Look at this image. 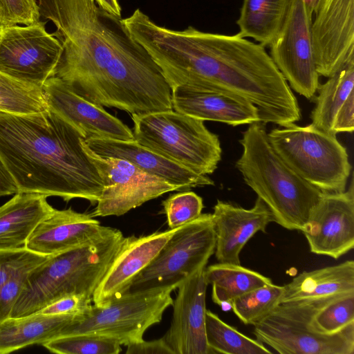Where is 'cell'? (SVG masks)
Segmentation results:
<instances>
[{
    "label": "cell",
    "instance_id": "ffe728a7",
    "mask_svg": "<svg viewBox=\"0 0 354 354\" xmlns=\"http://www.w3.org/2000/svg\"><path fill=\"white\" fill-rule=\"evenodd\" d=\"M179 227L145 236L125 237L93 294V304L101 307L125 293L133 279L151 262Z\"/></svg>",
    "mask_w": 354,
    "mask_h": 354
},
{
    "label": "cell",
    "instance_id": "7c38bea8",
    "mask_svg": "<svg viewBox=\"0 0 354 354\" xmlns=\"http://www.w3.org/2000/svg\"><path fill=\"white\" fill-rule=\"evenodd\" d=\"M254 326L256 339L281 354L354 353V324L336 333H321L290 306L279 304Z\"/></svg>",
    "mask_w": 354,
    "mask_h": 354
},
{
    "label": "cell",
    "instance_id": "44dd1931",
    "mask_svg": "<svg viewBox=\"0 0 354 354\" xmlns=\"http://www.w3.org/2000/svg\"><path fill=\"white\" fill-rule=\"evenodd\" d=\"M88 147L102 157L125 160L146 173L181 189L214 185L207 175L198 174L141 145L135 140L92 137L84 139Z\"/></svg>",
    "mask_w": 354,
    "mask_h": 354
},
{
    "label": "cell",
    "instance_id": "ba28073f",
    "mask_svg": "<svg viewBox=\"0 0 354 354\" xmlns=\"http://www.w3.org/2000/svg\"><path fill=\"white\" fill-rule=\"evenodd\" d=\"M176 289L171 286L125 292L101 307L91 304L77 313L58 337L88 334L113 339L121 346L138 343L172 306L171 292Z\"/></svg>",
    "mask_w": 354,
    "mask_h": 354
},
{
    "label": "cell",
    "instance_id": "836d02e7",
    "mask_svg": "<svg viewBox=\"0 0 354 354\" xmlns=\"http://www.w3.org/2000/svg\"><path fill=\"white\" fill-rule=\"evenodd\" d=\"M162 205L171 230L196 219L203 209V198L191 191L174 194L165 199Z\"/></svg>",
    "mask_w": 354,
    "mask_h": 354
},
{
    "label": "cell",
    "instance_id": "484cf974",
    "mask_svg": "<svg viewBox=\"0 0 354 354\" xmlns=\"http://www.w3.org/2000/svg\"><path fill=\"white\" fill-rule=\"evenodd\" d=\"M205 279L212 285V301L223 310L232 309L236 298L266 285L272 280L241 264L217 263L205 268Z\"/></svg>",
    "mask_w": 354,
    "mask_h": 354
},
{
    "label": "cell",
    "instance_id": "f546056e",
    "mask_svg": "<svg viewBox=\"0 0 354 354\" xmlns=\"http://www.w3.org/2000/svg\"><path fill=\"white\" fill-rule=\"evenodd\" d=\"M205 335L212 354H266L272 353L263 344L241 333L209 310H206L205 315Z\"/></svg>",
    "mask_w": 354,
    "mask_h": 354
},
{
    "label": "cell",
    "instance_id": "f1b7e54d",
    "mask_svg": "<svg viewBox=\"0 0 354 354\" xmlns=\"http://www.w3.org/2000/svg\"><path fill=\"white\" fill-rule=\"evenodd\" d=\"M288 306L297 309L308 325L321 333H336L354 324V292L315 305Z\"/></svg>",
    "mask_w": 354,
    "mask_h": 354
},
{
    "label": "cell",
    "instance_id": "d4e9b609",
    "mask_svg": "<svg viewBox=\"0 0 354 354\" xmlns=\"http://www.w3.org/2000/svg\"><path fill=\"white\" fill-rule=\"evenodd\" d=\"M77 313L44 315L38 313L0 322V354L30 345L44 344L57 337Z\"/></svg>",
    "mask_w": 354,
    "mask_h": 354
},
{
    "label": "cell",
    "instance_id": "ac0fdd59",
    "mask_svg": "<svg viewBox=\"0 0 354 354\" xmlns=\"http://www.w3.org/2000/svg\"><path fill=\"white\" fill-rule=\"evenodd\" d=\"M172 109L203 121L233 127L261 122L257 107L247 100L209 86L180 85L171 88Z\"/></svg>",
    "mask_w": 354,
    "mask_h": 354
},
{
    "label": "cell",
    "instance_id": "52a82bcc",
    "mask_svg": "<svg viewBox=\"0 0 354 354\" xmlns=\"http://www.w3.org/2000/svg\"><path fill=\"white\" fill-rule=\"evenodd\" d=\"M279 156L301 178L323 192L346 190L352 166L336 134L313 124L292 123L268 133Z\"/></svg>",
    "mask_w": 354,
    "mask_h": 354
},
{
    "label": "cell",
    "instance_id": "9a60e30c",
    "mask_svg": "<svg viewBox=\"0 0 354 354\" xmlns=\"http://www.w3.org/2000/svg\"><path fill=\"white\" fill-rule=\"evenodd\" d=\"M310 251L338 259L354 247V185L324 192L301 230Z\"/></svg>",
    "mask_w": 354,
    "mask_h": 354
},
{
    "label": "cell",
    "instance_id": "4fadbf2b",
    "mask_svg": "<svg viewBox=\"0 0 354 354\" xmlns=\"http://www.w3.org/2000/svg\"><path fill=\"white\" fill-rule=\"evenodd\" d=\"M83 148L97 168L104 188L91 216H122L161 195L180 189L120 158L102 157L82 140Z\"/></svg>",
    "mask_w": 354,
    "mask_h": 354
},
{
    "label": "cell",
    "instance_id": "d6986e66",
    "mask_svg": "<svg viewBox=\"0 0 354 354\" xmlns=\"http://www.w3.org/2000/svg\"><path fill=\"white\" fill-rule=\"evenodd\" d=\"M212 216L216 238L214 254L218 262L234 264H241L239 255L247 242L259 231L266 233L273 221L270 211L258 197L250 209L218 200Z\"/></svg>",
    "mask_w": 354,
    "mask_h": 354
},
{
    "label": "cell",
    "instance_id": "5b68a950",
    "mask_svg": "<svg viewBox=\"0 0 354 354\" xmlns=\"http://www.w3.org/2000/svg\"><path fill=\"white\" fill-rule=\"evenodd\" d=\"M239 142L236 162L245 183L270 211L273 221L290 230H301L323 192L292 170L272 147L265 124H249Z\"/></svg>",
    "mask_w": 354,
    "mask_h": 354
},
{
    "label": "cell",
    "instance_id": "4dcf8cb0",
    "mask_svg": "<svg viewBox=\"0 0 354 354\" xmlns=\"http://www.w3.org/2000/svg\"><path fill=\"white\" fill-rule=\"evenodd\" d=\"M42 88L0 72V111L15 114L38 113L48 109Z\"/></svg>",
    "mask_w": 354,
    "mask_h": 354
},
{
    "label": "cell",
    "instance_id": "3957f363",
    "mask_svg": "<svg viewBox=\"0 0 354 354\" xmlns=\"http://www.w3.org/2000/svg\"><path fill=\"white\" fill-rule=\"evenodd\" d=\"M80 132L48 108L30 114L0 111V158L18 192L97 203L104 188Z\"/></svg>",
    "mask_w": 354,
    "mask_h": 354
},
{
    "label": "cell",
    "instance_id": "5bb4252c",
    "mask_svg": "<svg viewBox=\"0 0 354 354\" xmlns=\"http://www.w3.org/2000/svg\"><path fill=\"white\" fill-rule=\"evenodd\" d=\"M313 12L315 59L329 77L354 61V0H308Z\"/></svg>",
    "mask_w": 354,
    "mask_h": 354
},
{
    "label": "cell",
    "instance_id": "b9f144b4",
    "mask_svg": "<svg viewBox=\"0 0 354 354\" xmlns=\"http://www.w3.org/2000/svg\"><path fill=\"white\" fill-rule=\"evenodd\" d=\"M95 3L106 12L118 17H121V7L118 0H93Z\"/></svg>",
    "mask_w": 354,
    "mask_h": 354
},
{
    "label": "cell",
    "instance_id": "8d00e7d4",
    "mask_svg": "<svg viewBox=\"0 0 354 354\" xmlns=\"http://www.w3.org/2000/svg\"><path fill=\"white\" fill-rule=\"evenodd\" d=\"M45 255L32 252L25 247L0 250V288L19 268Z\"/></svg>",
    "mask_w": 354,
    "mask_h": 354
},
{
    "label": "cell",
    "instance_id": "1f68e13d",
    "mask_svg": "<svg viewBox=\"0 0 354 354\" xmlns=\"http://www.w3.org/2000/svg\"><path fill=\"white\" fill-rule=\"evenodd\" d=\"M283 286L266 285L234 299L232 310L245 324L255 325L280 304Z\"/></svg>",
    "mask_w": 354,
    "mask_h": 354
},
{
    "label": "cell",
    "instance_id": "d590c367",
    "mask_svg": "<svg viewBox=\"0 0 354 354\" xmlns=\"http://www.w3.org/2000/svg\"><path fill=\"white\" fill-rule=\"evenodd\" d=\"M39 19L36 0H0V26L28 25Z\"/></svg>",
    "mask_w": 354,
    "mask_h": 354
},
{
    "label": "cell",
    "instance_id": "cb8c5ba5",
    "mask_svg": "<svg viewBox=\"0 0 354 354\" xmlns=\"http://www.w3.org/2000/svg\"><path fill=\"white\" fill-rule=\"evenodd\" d=\"M47 197L37 193L17 192L0 206V250L25 247L36 226L55 209Z\"/></svg>",
    "mask_w": 354,
    "mask_h": 354
},
{
    "label": "cell",
    "instance_id": "d6a6232c",
    "mask_svg": "<svg viewBox=\"0 0 354 354\" xmlns=\"http://www.w3.org/2000/svg\"><path fill=\"white\" fill-rule=\"evenodd\" d=\"M42 346L58 354H118L122 351L116 340L88 334L57 337Z\"/></svg>",
    "mask_w": 354,
    "mask_h": 354
},
{
    "label": "cell",
    "instance_id": "277c9868",
    "mask_svg": "<svg viewBox=\"0 0 354 354\" xmlns=\"http://www.w3.org/2000/svg\"><path fill=\"white\" fill-rule=\"evenodd\" d=\"M124 239L120 230L112 227L105 234L50 256L29 272L10 317L35 313L68 295L93 300Z\"/></svg>",
    "mask_w": 354,
    "mask_h": 354
},
{
    "label": "cell",
    "instance_id": "74e56055",
    "mask_svg": "<svg viewBox=\"0 0 354 354\" xmlns=\"http://www.w3.org/2000/svg\"><path fill=\"white\" fill-rule=\"evenodd\" d=\"M92 303V299L83 296L68 295L54 301L37 313L44 315L77 313L82 312Z\"/></svg>",
    "mask_w": 354,
    "mask_h": 354
},
{
    "label": "cell",
    "instance_id": "60d3db41",
    "mask_svg": "<svg viewBox=\"0 0 354 354\" xmlns=\"http://www.w3.org/2000/svg\"><path fill=\"white\" fill-rule=\"evenodd\" d=\"M17 192V185L0 158V196L15 194Z\"/></svg>",
    "mask_w": 354,
    "mask_h": 354
},
{
    "label": "cell",
    "instance_id": "8fae6325",
    "mask_svg": "<svg viewBox=\"0 0 354 354\" xmlns=\"http://www.w3.org/2000/svg\"><path fill=\"white\" fill-rule=\"evenodd\" d=\"M308 0H290L277 36L269 46L270 57L289 86L312 100L319 86Z\"/></svg>",
    "mask_w": 354,
    "mask_h": 354
},
{
    "label": "cell",
    "instance_id": "8992f818",
    "mask_svg": "<svg viewBox=\"0 0 354 354\" xmlns=\"http://www.w3.org/2000/svg\"><path fill=\"white\" fill-rule=\"evenodd\" d=\"M131 115L134 140L141 145L200 174L216 169L221 142L203 120L173 109Z\"/></svg>",
    "mask_w": 354,
    "mask_h": 354
},
{
    "label": "cell",
    "instance_id": "e575fe53",
    "mask_svg": "<svg viewBox=\"0 0 354 354\" xmlns=\"http://www.w3.org/2000/svg\"><path fill=\"white\" fill-rule=\"evenodd\" d=\"M51 256V255H50ZM50 256L26 263L8 279L0 288V322L10 317L12 308L19 295L30 270Z\"/></svg>",
    "mask_w": 354,
    "mask_h": 354
},
{
    "label": "cell",
    "instance_id": "7402d4cb",
    "mask_svg": "<svg viewBox=\"0 0 354 354\" xmlns=\"http://www.w3.org/2000/svg\"><path fill=\"white\" fill-rule=\"evenodd\" d=\"M111 228L101 225L91 214L71 208L55 209L36 226L25 248L41 255H54L105 234Z\"/></svg>",
    "mask_w": 354,
    "mask_h": 354
},
{
    "label": "cell",
    "instance_id": "7a4b0ae2",
    "mask_svg": "<svg viewBox=\"0 0 354 354\" xmlns=\"http://www.w3.org/2000/svg\"><path fill=\"white\" fill-rule=\"evenodd\" d=\"M123 21L149 53L171 88L209 86L255 105L260 120L280 127L301 118L291 88L265 47L238 33L203 32L193 26L175 30L159 26L140 9Z\"/></svg>",
    "mask_w": 354,
    "mask_h": 354
},
{
    "label": "cell",
    "instance_id": "83f0119b",
    "mask_svg": "<svg viewBox=\"0 0 354 354\" xmlns=\"http://www.w3.org/2000/svg\"><path fill=\"white\" fill-rule=\"evenodd\" d=\"M317 89L311 124L332 132L335 117L349 96L354 93V61L344 66Z\"/></svg>",
    "mask_w": 354,
    "mask_h": 354
},
{
    "label": "cell",
    "instance_id": "e0dca14e",
    "mask_svg": "<svg viewBox=\"0 0 354 354\" xmlns=\"http://www.w3.org/2000/svg\"><path fill=\"white\" fill-rule=\"evenodd\" d=\"M201 268L177 288L169 330L163 336L174 354H212L205 335L206 290Z\"/></svg>",
    "mask_w": 354,
    "mask_h": 354
},
{
    "label": "cell",
    "instance_id": "2e32d148",
    "mask_svg": "<svg viewBox=\"0 0 354 354\" xmlns=\"http://www.w3.org/2000/svg\"><path fill=\"white\" fill-rule=\"evenodd\" d=\"M42 91L48 109L77 129L84 139L134 140L132 130L120 119L76 93L60 78L53 76L48 79Z\"/></svg>",
    "mask_w": 354,
    "mask_h": 354
},
{
    "label": "cell",
    "instance_id": "f35d334b",
    "mask_svg": "<svg viewBox=\"0 0 354 354\" xmlns=\"http://www.w3.org/2000/svg\"><path fill=\"white\" fill-rule=\"evenodd\" d=\"M354 130V93L345 102L338 111L333 122L332 132L352 133Z\"/></svg>",
    "mask_w": 354,
    "mask_h": 354
},
{
    "label": "cell",
    "instance_id": "4316f807",
    "mask_svg": "<svg viewBox=\"0 0 354 354\" xmlns=\"http://www.w3.org/2000/svg\"><path fill=\"white\" fill-rule=\"evenodd\" d=\"M290 0H243L236 21L238 35L269 46L277 36Z\"/></svg>",
    "mask_w": 354,
    "mask_h": 354
},
{
    "label": "cell",
    "instance_id": "30bf717a",
    "mask_svg": "<svg viewBox=\"0 0 354 354\" xmlns=\"http://www.w3.org/2000/svg\"><path fill=\"white\" fill-rule=\"evenodd\" d=\"M62 53L60 42L40 20L0 26V72L12 78L42 88L55 75Z\"/></svg>",
    "mask_w": 354,
    "mask_h": 354
},
{
    "label": "cell",
    "instance_id": "603a6c76",
    "mask_svg": "<svg viewBox=\"0 0 354 354\" xmlns=\"http://www.w3.org/2000/svg\"><path fill=\"white\" fill-rule=\"evenodd\" d=\"M279 304L315 305L343 294L354 292V261L304 271L288 284Z\"/></svg>",
    "mask_w": 354,
    "mask_h": 354
},
{
    "label": "cell",
    "instance_id": "9c48e42d",
    "mask_svg": "<svg viewBox=\"0 0 354 354\" xmlns=\"http://www.w3.org/2000/svg\"><path fill=\"white\" fill-rule=\"evenodd\" d=\"M215 244L212 214H201L176 230L126 292L171 286L177 289L189 276L206 267Z\"/></svg>",
    "mask_w": 354,
    "mask_h": 354
},
{
    "label": "cell",
    "instance_id": "ab89813d",
    "mask_svg": "<svg viewBox=\"0 0 354 354\" xmlns=\"http://www.w3.org/2000/svg\"><path fill=\"white\" fill-rule=\"evenodd\" d=\"M127 354H174L162 337L152 341H145L127 346Z\"/></svg>",
    "mask_w": 354,
    "mask_h": 354
},
{
    "label": "cell",
    "instance_id": "6da1fadb",
    "mask_svg": "<svg viewBox=\"0 0 354 354\" xmlns=\"http://www.w3.org/2000/svg\"><path fill=\"white\" fill-rule=\"evenodd\" d=\"M63 53L55 75L95 104L131 114L172 109L171 88L122 17L93 0H37Z\"/></svg>",
    "mask_w": 354,
    "mask_h": 354
}]
</instances>
